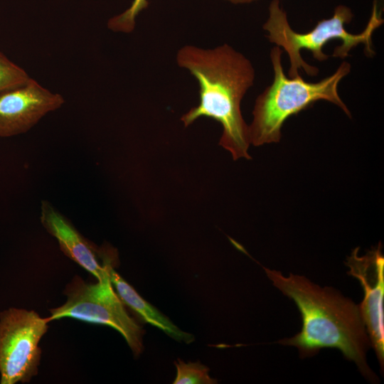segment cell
<instances>
[{"instance_id":"obj_7","label":"cell","mask_w":384,"mask_h":384,"mask_svg":"<svg viewBox=\"0 0 384 384\" xmlns=\"http://www.w3.org/2000/svg\"><path fill=\"white\" fill-rule=\"evenodd\" d=\"M347 274L358 280L364 292L358 304L370 347L374 349L382 373L384 369V257L381 245L359 255V247L348 256Z\"/></svg>"},{"instance_id":"obj_1","label":"cell","mask_w":384,"mask_h":384,"mask_svg":"<svg viewBox=\"0 0 384 384\" xmlns=\"http://www.w3.org/2000/svg\"><path fill=\"white\" fill-rule=\"evenodd\" d=\"M263 269L273 285L296 304L302 316L300 332L278 343L297 347L302 358L321 348H337L355 363L366 380L378 383L366 361L370 343L358 305L336 289L321 287L303 276L290 273L284 277L279 271Z\"/></svg>"},{"instance_id":"obj_13","label":"cell","mask_w":384,"mask_h":384,"mask_svg":"<svg viewBox=\"0 0 384 384\" xmlns=\"http://www.w3.org/2000/svg\"><path fill=\"white\" fill-rule=\"evenodd\" d=\"M148 0H133L130 6L123 13L111 18L107 27L114 32L132 33L136 25V18L141 11L146 9Z\"/></svg>"},{"instance_id":"obj_9","label":"cell","mask_w":384,"mask_h":384,"mask_svg":"<svg viewBox=\"0 0 384 384\" xmlns=\"http://www.w3.org/2000/svg\"><path fill=\"white\" fill-rule=\"evenodd\" d=\"M41 221L48 233L58 241L60 250L70 259L92 274L97 280L102 279L112 263V254L104 251L102 264L98 256L101 252L84 238L71 222L48 201H43Z\"/></svg>"},{"instance_id":"obj_2","label":"cell","mask_w":384,"mask_h":384,"mask_svg":"<svg viewBox=\"0 0 384 384\" xmlns=\"http://www.w3.org/2000/svg\"><path fill=\"white\" fill-rule=\"evenodd\" d=\"M176 60L196 79L199 87V103L181 117L184 126L201 117L213 119L223 128L219 144L235 160L251 159L249 126L240 108L255 79L251 61L227 43L213 48L186 45L179 48Z\"/></svg>"},{"instance_id":"obj_5","label":"cell","mask_w":384,"mask_h":384,"mask_svg":"<svg viewBox=\"0 0 384 384\" xmlns=\"http://www.w3.org/2000/svg\"><path fill=\"white\" fill-rule=\"evenodd\" d=\"M96 283L74 279L66 291V302L50 310L49 321L65 317L95 324L105 325L117 331L125 339L135 356L143 351V330L127 314L123 302L114 290L109 269Z\"/></svg>"},{"instance_id":"obj_4","label":"cell","mask_w":384,"mask_h":384,"mask_svg":"<svg viewBox=\"0 0 384 384\" xmlns=\"http://www.w3.org/2000/svg\"><path fill=\"white\" fill-rule=\"evenodd\" d=\"M268 11L269 16L262 28L267 33V38L270 43L286 51L290 63L288 70L290 78L299 75V69L310 76L316 75L319 69L304 61L301 50H308L314 59L325 61L329 56L323 51V48L334 39L340 40L341 44L334 48V57L343 59L348 56L352 49L361 44L365 47L366 55H374L372 35L383 23V19L378 11L377 0H374L366 28L358 34L351 33L345 28V25L353 19V14L351 9L344 5L336 6L332 17L318 21L314 28L306 33H298L292 28L279 0H272Z\"/></svg>"},{"instance_id":"obj_11","label":"cell","mask_w":384,"mask_h":384,"mask_svg":"<svg viewBox=\"0 0 384 384\" xmlns=\"http://www.w3.org/2000/svg\"><path fill=\"white\" fill-rule=\"evenodd\" d=\"M177 373L174 384H214L215 379L208 374L210 369L199 362L184 363L178 359L175 362Z\"/></svg>"},{"instance_id":"obj_3","label":"cell","mask_w":384,"mask_h":384,"mask_svg":"<svg viewBox=\"0 0 384 384\" xmlns=\"http://www.w3.org/2000/svg\"><path fill=\"white\" fill-rule=\"evenodd\" d=\"M282 54L281 48L276 46L272 48L273 80L259 95L254 105L249 136L250 144L256 146L279 142L284 122L316 101L331 102L351 117L349 110L338 92L340 82L351 72L349 63L343 61L333 74L311 82L305 81L299 75L287 77L283 70Z\"/></svg>"},{"instance_id":"obj_6","label":"cell","mask_w":384,"mask_h":384,"mask_svg":"<svg viewBox=\"0 0 384 384\" xmlns=\"http://www.w3.org/2000/svg\"><path fill=\"white\" fill-rule=\"evenodd\" d=\"M47 318L11 307L0 313V383H27L38 374L39 342L48 329Z\"/></svg>"},{"instance_id":"obj_14","label":"cell","mask_w":384,"mask_h":384,"mask_svg":"<svg viewBox=\"0 0 384 384\" xmlns=\"http://www.w3.org/2000/svg\"><path fill=\"white\" fill-rule=\"evenodd\" d=\"M225 1H228L232 4H248V3H251L254 1H256V0H225Z\"/></svg>"},{"instance_id":"obj_8","label":"cell","mask_w":384,"mask_h":384,"mask_svg":"<svg viewBox=\"0 0 384 384\" xmlns=\"http://www.w3.org/2000/svg\"><path fill=\"white\" fill-rule=\"evenodd\" d=\"M64 102L60 94L30 78L25 84L0 94V137L27 132Z\"/></svg>"},{"instance_id":"obj_12","label":"cell","mask_w":384,"mask_h":384,"mask_svg":"<svg viewBox=\"0 0 384 384\" xmlns=\"http://www.w3.org/2000/svg\"><path fill=\"white\" fill-rule=\"evenodd\" d=\"M29 78L25 70L0 51V94L25 84Z\"/></svg>"},{"instance_id":"obj_10","label":"cell","mask_w":384,"mask_h":384,"mask_svg":"<svg viewBox=\"0 0 384 384\" xmlns=\"http://www.w3.org/2000/svg\"><path fill=\"white\" fill-rule=\"evenodd\" d=\"M110 279L116 292L123 304L136 312L145 322L159 329L178 342L190 343L194 336L185 332L174 324L169 318L144 300L137 291L127 283L113 268L109 269Z\"/></svg>"}]
</instances>
